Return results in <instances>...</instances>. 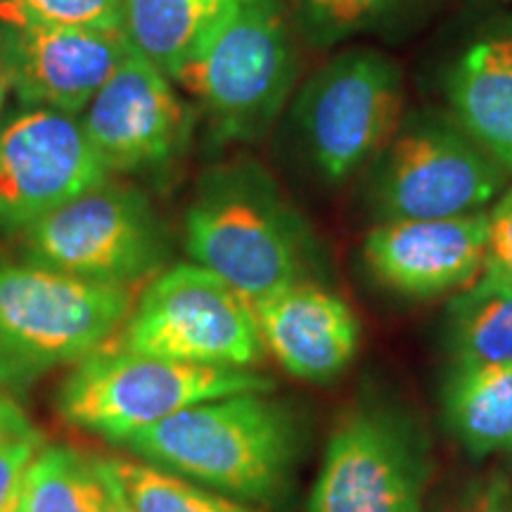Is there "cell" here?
Masks as SVG:
<instances>
[{
	"instance_id": "cell-5",
	"label": "cell",
	"mask_w": 512,
	"mask_h": 512,
	"mask_svg": "<svg viewBox=\"0 0 512 512\" xmlns=\"http://www.w3.org/2000/svg\"><path fill=\"white\" fill-rule=\"evenodd\" d=\"M268 389L273 382L249 368L200 366L105 344L76 363L57 408L81 430L126 444L197 403Z\"/></svg>"
},
{
	"instance_id": "cell-13",
	"label": "cell",
	"mask_w": 512,
	"mask_h": 512,
	"mask_svg": "<svg viewBox=\"0 0 512 512\" xmlns=\"http://www.w3.org/2000/svg\"><path fill=\"white\" fill-rule=\"evenodd\" d=\"M128 50L124 31L0 22V62L27 107L79 117Z\"/></svg>"
},
{
	"instance_id": "cell-4",
	"label": "cell",
	"mask_w": 512,
	"mask_h": 512,
	"mask_svg": "<svg viewBox=\"0 0 512 512\" xmlns=\"http://www.w3.org/2000/svg\"><path fill=\"white\" fill-rule=\"evenodd\" d=\"M133 287L86 283L0 249V389L24 392L124 328Z\"/></svg>"
},
{
	"instance_id": "cell-11",
	"label": "cell",
	"mask_w": 512,
	"mask_h": 512,
	"mask_svg": "<svg viewBox=\"0 0 512 512\" xmlns=\"http://www.w3.org/2000/svg\"><path fill=\"white\" fill-rule=\"evenodd\" d=\"M107 178L81 117L29 107L0 126V238H17Z\"/></svg>"
},
{
	"instance_id": "cell-6",
	"label": "cell",
	"mask_w": 512,
	"mask_h": 512,
	"mask_svg": "<svg viewBox=\"0 0 512 512\" xmlns=\"http://www.w3.org/2000/svg\"><path fill=\"white\" fill-rule=\"evenodd\" d=\"M17 238L22 259L31 264L112 287L155 278L171 252L150 197L110 178L50 211Z\"/></svg>"
},
{
	"instance_id": "cell-18",
	"label": "cell",
	"mask_w": 512,
	"mask_h": 512,
	"mask_svg": "<svg viewBox=\"0 0 512 512\" xmlns=\"http://www.w3.org/2000/svg\"><path fill=\"white\" fill-rule=\"evenodd\" d=\"M235 0H121L124 34L140 55L176 81Z\"/></svg>"
},
{
	"instance_id": "cell-7",
	"label": "cell",
	"mask_w": 512,
	"mask_h": 512,
	"mask_svg": "<svg viewBox=\"0 0 512 512\" xmlns=\"http://www.w3.org/2000/svg\"><path fill=\"white\" fill-rule=\"evenodd\" d=\"M403 74L373 48L344 50L325 62L292 105V121L313 169L344 183L380 155L403 121Z\"/></svg>"
},
{
	"instance_id": "cell-24",
	"label": "cell",
	"mask_w": 512,
	"mask_h": 512,
	"mask_svg": "<svg viewBox=\"0 0 512 512\" xmlns=\"http://www.w3.org/2000/svg\"><path fill=\"white\" fill-rule=\"evenodd\" d=\"M304 27L316 43H335L389 12L401 8L408 0H294Z\"/></svg>"
},
{
	"instance_id": "cell-14",
	"label": "cell",
	"mask_w": 512,
	"mask_h": 512,
	"mask_svg": "<svg viewBox=\"0 0 512 512\" xmlns=\"http://www.w3.org/2000/svg\"><path fill=\"white\" fill-rule=\"evenodd\" d=\"M489 214L448 219L382 221L363 242L370 273L406 297H439L465 290L486 268Z\"/></svg>"
},
{
	"instance_id": "cell-9",
	"label": "cell",
	"mask_w": 512,
	"mask_h": 512,
	"mask_svg": "<svg viewBox=\"0 0 512 512\" xmlns=\"http://www.w3.org/2000/svg\"><path fill=\"white\" fill-rule=\"evenodd\" d=\"M119 347L223 368H249L264 354L252 304L197 264L166 268L152 278L126 318Z\"/></svg>"
},
{
	"instance_id": "cell-28",
	"label": "cell",
	"mask_w": 512,
	"mask_h": 512,
	"mask_svg": "<svg viewBox=\"0 0 512 512\" xmlns=\"http://www.w3.org/2000/svg\"><path fill=\"white\" fill-rule=\"evenodd\" d=\"M10 512H15V505H12V510Z\"/></svg>"
},
{
	"instance_id": "cell-8",
	"label": "cell",
	"mask_w": 512,
	"mask_h": 512,
	"mask_svg": "<svg viewBox=\"0 0 512 512\" xmlns=\"http://www.w3.org/2000/svg\"><path fill=\"white\" fill-rule=\"evenodd\" d=\"M382 221L448 219L484 211L510 174L456 119L439 112L401 121L370 162Z\"/></svg>"
},
{
	"instance_id": "cell-20",
	"label": "cell",
	"mask_w": 512,
	"mask_h": 512,
	"mask_svg": "<svg viewBox=\"0 0 512 512\" xmlns=\"http://www.w3.org/2000/svg\"><path fill=\"white\" fill-rule=\"evenodd\" d=\"M458 366L512 363V287L482 273L448 306Z\"/></svg>"
},
{
	"instance_id": "cell-19",
	"label": "cell",
	"mask_w": 512,
	"mask_h": 512,
	"mask_svg": "<svg viewBox=\"0 0 512 512\" xmlns=\"http://www.w3.org/2000/svg\"><path fill=\"white\" fill-rule=\"evenodd\" d=\"M444 413L472 456L512 451V363L456 366L446 384Z\"/></svg>"
},
{
	"instance_id": "cell-10",
	"label": "cell",
	"mask_w": 512,
	"mask_h": 512,
	"mask_svg": "<svg viewBox=\"0 0 512 512\" xmlns=\"http://www.w3.org/2000/svg\"><path fill=\"white\" fill-rule=\"evenodd\" d=\"M427 465L396 415L356 408L337 422L309 512H422Z\"/></svg>"
},
{
	"instance_id": "cell-27",
	"label": "cell",
	"mask_w": 512,
	"mask_h": 512,
	"mask_svg": "<svg viewBox=\"0 0 512 512\" xmlns=\"http://www.w3.org/2000/svg\"><path fill=\"white\" fill-rule=\"evenodd\" d=\"M12 91H10V81H8V74H5V67H3V62H0V112H3V107H5V100H8V95H10Z\"/></svg>"
},
{
	"instance_id": "cell-2",
	"label": "cell",
	"mask_w": 512,
	"mask_h": 512,
	"mask_svg": "<svg viewBox=\"0 0 512 512\" xmlns=\"http://www.w3.org/2000/svg\"><path fill=\"white\" fill-rule=\"evenodd\" d=\"M185 247L249 304L302 283L309 261L302 219L254 162L219 166L202 178L185 214Z\"/></svg>"
},
{
	"instance_id": "cell-3",
	"label": "cell",
	"mask_w": 512,
	"mask_h": 512,
	"mask_svg": "<svg viewBox=\"0 0 512 512\" xmlns=\"http://www.w3.org/2000/svg\"><path fill=\"white\" fill-rule=\"evenodd\" d=\"M297 43L280 0H235L176 83L195 95L219 143L264 138L297 83Z\"/></svg>"
},
{
	"instance_id": "cell-25",
	"label": "cell",
	"mask_w": 512,
	"mask_h": 512,
	"mask_svg": "<svg viewBox=\"0 0 512 512\" xmlns=\"http://www.w3.org/2000/svg\"><path fill=\"white\" fill-rule=\"evenodd\" d=\"M486 273L512 287V185H508L489 211V249Z\"/></svg>"
},
{
	"instance_id": "cell-21",
	"label": "cell",
	"mask_w": 512,
	"mask_h": 512,
	"mask_svg": "<svg viewBox=\"0 0 512 512\" xmlns=\"http://www.w3.org/2000/svg\"><path fill=\"white\" fill-rule=\"evenodd\" d=\"M112 467L131 512H252L162 467L131 460H112Z\"/></svg>"
},
{
	"instance_id": "cell-12",
	"label": "cell",
	"mask_w": 512,
	"mask_h": 512,
	"mask_svg": "<svg viewBox=\"0 0 512 512\" xmlns=\"http://www.w3.org/2000/svg\"><path fill=\"white\" fill-rule=\"evenodd\" d=\"M79 117L110 176L164 171L188 150L195 126L174 81L133 46Z\"/></svg>"
},
{
	"instance_id": "cell-16",
	"label": "cell",
	"mask_w": 512,
	"mask_h": 512,
	"mask_svg": "<svg viewBox=\"0 0 512 512\" xmlns=\"http://www.w3.org/2000/svg\"><path fill=\"white\" fill-rule=\"evenodd\" d=\"M446 93L453 119L512 176V19L460 53Z\"/></svg>"
},
{
	"instance_id": "cell-26",
	"label": "cell",
	"mask_w": 512,
	"mask_h": 512,
	"mask_svg": "<svg viewBox=\"0 0 512 512\" xmlns=\"http://www.w3.org/2000/svg\"><path fill=\"white\" fill-rule=\"evenodd\" d=\"M482 512H512V498L503 496V494L491 496L489 501H486Z\"/></svg>"
},
{
	"instance_id": "cell-23",
	"label": "cell",
	"mask_w": 512,
	"mask_h": 512,
	"mask_svg": "<svg viewBox=\"0 0 512 512\" xmlns=\"http://www.w3.org/2000/svg\"><path fill=\"white\" fill-rule=\"evenodd\" d=\"M0 22L124 31L121 0H0Z\"/></svg>"
},
{
	"instance_id": "cell-1",
	"label": "cell",
	"mask_w": 512,
	"mask_h": 512,
	"mask_svg": "<svg viewBox=\"0 0 512 512\" xmlns=\"http://www.w3.org/2000/svg\"><path fill=\"white\" fill-rule=\"evenodd\" d=\"M126 446L188 482L268 503L290 484L299 432L283 403L249 392L185 408Z\"/></svg>"
},
{
	"instance_id": "cell-15",
	"label": "cell",
	"mask_w": 512,
	"mask_h": 512,
	"mask_svg": "<svg viewBox=\"0 0 512 512\" xmlns=\"http://www.w3.org/2000/svg\"><path fill=\"white\" fill-rule=\"evenodd\" d=\"M261 342L292 375L328 382L358 349V320L342 297L313 283H294L252 304Z\"/></svg>"
},
{
	"instance_id": "cell-17",
	"label": "cell",
	"mask_w": 512,
	"mask_h": 512,
	"mask_svg": "<svg viewBox=\"0 0 512 512\" xmlns=\"http://www.w3.org/2000/svg\"><path fill=\"white\" fill-rule=\"evenodd\" d=\"M15 512H131L112 460L46 446L19 484Z\"/></svg>"
},
{
	"instance_id": "cell-22",
	"label": "cell",
	"mask_w": 512,
	"mask_h": 512,
	"mask_svg": "<svg viewBox=\"0 0 512 512\" xmlns=\"http://www.w3.org/2000/svg\"><path fill=\"white\" fill-rule=\"evenodd\" d=\"M46 448L43 434L27 413L0 394V512H10L29 465Z\"/></svg>"
}]
</instances>
